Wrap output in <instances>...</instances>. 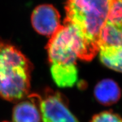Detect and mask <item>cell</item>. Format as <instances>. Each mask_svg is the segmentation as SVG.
<instances>
[{
    "instance_id": "6da1fadb",
    "label": "cell",
    "mask_w": 122,
    "mask_h": 122,
    "mask_svg": "<svg viewBox=\"0 0 122 122\" xmlns=\"http://www.w3.org/2000/svg\"><path fill=\"white\" fill-rule=\"evenodd\" d=\"M32 64L22 51L0 40V98L17 102L30 94Z\"/></svg>"
},
{
    "instance_id": "7a4b0ae2",
    "label": "cell",
    "mask_w": 122,
    "mask_h": 122,
    "mask_svg": "<svg viewBox=\"0 0 122 122\" xmlns=\"http://www.w3.org/2000/svg\"><path fill=\"white\" fill-rule=\"evenodd\" d=\"M115 0H67L64 20L76 27L88 44L98 52L101 31Z\"/></svg>"
},
{
    "instance_id": "3957f363",
    "label": "cell",
    "mask_w": 122,
    "mask_h": 122,
    "mask_svg": "<svg viewBox=\"0 0 122 122\" xmlns=\"http://www.w3.org/2000/svg\"><path fill=\"white\" fill-rule=\"evenodd\" d=\"M46 49L51 65H76L77 59L89 61L98 53L78 29L65 22L50 37Z\"/></svg>"
},
{
    "instance_id": "277c9868",
    "label": "cell",
    "mask_w": 122,
    "mask_h": 122,
    "mask_svg": "<svg viewBox=\"0 0 122 122\" xmlns=\"http://www.w3.org/2000/svg\"><path fill=\"white\" fill-rule=\"evenodd\" d=\"M29 95L37 102L42 122H79L70 111L67 99L59 92L48 88L41 94Z\"/></svg>"
},
{
    "instance_id": "5b68a950",
    "label": "cell",
    "mask_w": 122,
    "mask_h": 122,
    "mask_svg": "<svg viewBox=\"0 0 122 122\" xmlns=\"http://www.w3.org/2000/svg\"><path fill=\"white\" fill-rule=\"evenodd\" d=\"M122 46V1L115 0L101 31L98 47Z\"/></svg>"
},
{
    "instance_id": "8992f818",
    "label": "cell",
    "mask_w": 122,
    "mask_h": 122,
    "mask_svg": "<svg viewBox=\"0 0 122 122\" xmlns=\"http://www.w3.org/2000/svg\"><path fill=\"white\" fill-rule=\"evenodd\" d=\"M31 23L37 33L51 37L61 26V16L53 5H41L32 13Z\"/></svg>"
},
{
    "instance_id": "52a82bcc",
    "label": "cell",
    "mask_w": 122,
    "mask_h": 122,
    "mask_svg": "<svg viewBox=\"0 0 122 122\" xmlns=\"http://www.w3.org/2000/svg\"><path fill=\"white\" fill-rule=\"evenodd\" d=\"M12 118L13 122H42L37 102L30 95L16 102L13 108Z\"/></svg>"
},
{
    "instance_id": "ba28073f",
    "label": "cell",
    "mask_w": 122,
    "mask_h": 122,
    "mask_svg": "<svg viewBox=\"0 0 122 122\" xmlns=\"http://www.w3.org/2000/svg\"><path fill=\"white\" fill-rule=\"evenodd\" d=\"M96 100L105 106L115 104L121 97V90L115 81L110 79H103L97 84L94 89Z\"/></svg>"
},
{
    "instance_id": "9c48e42d",
    "label": "cell",
    "mask_w": 122,
    "mask_h": 122,
    "mask_svg": "<svg viewBox=\"0 0 122 122\" xmlns=\"http://www.w3.org/2000/svg\"><path fill=\"white\" fill-rule=\"evenodd\" d=\"M50 71L55 83L60 88L72 87L77 80L78 72L76 65L53 64Z\"/></svg>"
},
{
    "instance_id": "30bf717a",
    "label": "cell",
    "mask_w": 122,
    "mask_h": 122,
    "mask_svg": "<svg viewBox=\"0 0 122 122\" xmlns=\"http://www.w3.org/2000/svg\"><path fill=\"white\" fill-rule=\"evenodd\" d=\"M98 52L105 66L122 73V46H102L99 48Z\"/></svg>"
},
{
    "instance_id": "8fae6325",
    "label": "cell",
    "mask_w": 122,
    "mask_h": 122,
    "mask_svg": "<svg viewBox=\"0 0 122 122\" xmlns=\"http://www.w3.org/2000/svg\"><path fill=\"white\" fill-rule=\"evenodd\" d=\"M90 122H122V118L112 111H105L96 114Z\"/></svg>"
},
{
    "instance_id": "7c38bea8",
    "label": "cell",
    "mask_w": 122,
    "mask_h": 122,
    "mask_svg": "<svg viewBox=\"0 0 122 122\" xmlns=\"http://www.w3.org/2000/svg\"></svg>"
},
{
    "instance_id": "4fadbf2b",
    "label": "cell",
    "mask_w": 122,
    "mask_h": 122,
    "mask_svg": "<svg viewBox=\"0 0 122 122\" xmlns=\"http://www.w3.org/2000/svg\"><path fill=\"white\" fill-rule=\"evenodd\" d=\"M120 1H122V0H120Z\"/></svg>"
}]
</instances>
